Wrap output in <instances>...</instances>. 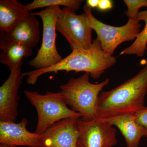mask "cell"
<instances>
[{
	"mask_svg": "<svg viewBox=\"0 0 147 147\" xmlns=\"http://www.w3.org/2000/svg\"><path fill=\"white\" fill-rule=\"evenodd\" d=\"M100 0H88L86 5L91 8L98 7Z\"/></svg>",
	"mask_w": 147,
	"mask_h": 147,
	"instance_id": "obj_21",
	"label": "cell"
},
{
	"mask_svg": "<svg viewBox=\"0 0 147 147\" xmlns=\"http://www.w3.org/2000/svg\"><path fill=\"white\" fill-rule=\"evenodd\" d=\"M113 7V2L110 0H100L98 8L100 10L106 11Z\"/></svg>",
	"mask_w": 147,
	"mask_h": 147,
	"instance_id": "obj_20",
	"label": "cell"
},
{
	"mask_svg": "<svg viewBox=\"0 0 147 147\" xmlns=\"http://www.w3.org/2000/svg\"><path fill=\"white\" fill-rule=\"evenodd\" d=\"M102 119L119 129L124 137L127 147H138L142 137L146 134V129L138 123L134 114H122Z\"/></svg>",
	"mask_w": 147,
	"mask_h": 147,
	"instance_id": "obj_13",
	"label": "cell"
},
{
	"mask_svg": "<svg viewBox=\"0 0 147 147\" xmlns=\"http://www.w3.org/2000/svg\"><path fill=\"white\" fill-rule=\"evenodd\" d=\"M79 136L77 147H113L117 144L116 130L103 119L78 120Z\"/></svg>",
	"mask_w": 147,
	"mask_h": 147,
	"instance_id": "obj_8",
	"label": "cell"
},
{
	"mask_svg": "<svg viewBox=\"0 0 147 147\" xmlns=\"http://www.w3.org/2000/svg\"><path fill=\"white\" fill-rule=\"evenodd\" d=\"M29 13L25 5L17 0H1V32H10Z\"/></svg>",
	"mask_w": 147,
	"mask_h": 147,
	"instance_id": "obj_15",
	"label": "cell"
},
{
	"mask_svg": "<svg viewBox=\"0 0 147 147\" xmlns=\"http://www.w3.org/2000/svg\"><path fill=\"white\" fill-rule=\"evenodd\" d=\"M75 11L65 7L61 9L56 22L57 31L65 38L70 46L76 45L85 49L91 47L92 29L86 13L76 14Z\"/></svg>",
	"mask_w": 147,
	"mask_h": 147,
	"instance_id": "obj_7",
	"label": "cell"
},
{
	"mask_svg": "<svg viewBox=\"0 0 147 147\" xmlns=\"http://www.w3.org/2000/svg\"><path fill=\"white\" fill-rule=\"evenodd\" d=\"M84 1L82 0H34L30 3L25 5L27 10L55 6H63L76 11L79 9Z\"/></svg>",
	"mask_w": 147,
	"mask_h": 147,
	"instance_id": "obj_17",
	"label": "cell"
},
{
	"mask_svg": "<svg viewBox=\"0 0 147 147\" xmlns=\"http://www.w3.org/2000/svg\"><path fill=\"white\" fill-rule=\"evenodd\" d=\"M71 53L63 58L57 64L48 68L34 70L22 74V76H28L26 82L30 85H34L40 76L45 74L53 72L57 74L59 71L75 72L84 71L90 74L94 79H98L117 63V58L105 53L100 41L97 38L94 40L91 47L85 49L76 45L70 46Z\"/></svg>",
	"mask_w": 147,
	"mask_h": 147,
	"instance_id": "obj_1",
	"label": "cell"
},
{
	"mask_svg": "<svg viewBox=\"0 0 147 147\" xmlns=\"http://www.w3.org/2000/svg\"><path fill=\"white\" fill-rule=\"evenodd\" d=\"M84 10L88 17L90 26L94 30L105 53L113 56L116 48L122 43L135 40L140 32L142 25L137 18H129L127 23L121 27H115L104 24L95 18L91 8L85 5Z\"/></svg>",
	"mask_w": 147,
	"mask_h": 147,
	"instance_id": "obj_6",
	"label": "cell"
},
{
	"mask_svg": "<svg viewBox=\"0 0 147 147\" xmlns=\"http://www.w3.org/2000/svg\"><path fill=\"white\" fill-rule=\"evenodd\" d=\"M9 41L21 43L33 48L39 42V23L35 15L30 13L15 28L7 33L1 32Z\"/></svg>",
	"mask_w": 147,
	"mask_h": 147,
	"instance_id": "obj_12",
	"label": "cell"
},
{
	"mask_svg": "<svg viewBox=\"0 0 147 147\" xmlns=\"http://www.w3.org/2000/svg\"><path fill=\"white\" fill-rule=\"evenodd\" d=\"M21 66L10 71L8 78L0 87V121L15 122L18 116V92L24 78Z\"/></svg>",
	"mask_w": 147,
	"mask_h": 147,
	"instance_id": "obj_10",
	"label": "cell"
},
{
	"mask_svg": "<svg viewBox=\"0 0 147 147\" xmlns=\"http://www.w3.org/2000/svg\"><path fill=\"white\" fill-rule=\"evenodd\" d=\"M147 93V65L123 84L100 93L96 106L98 118L135 114L144 107Z\"/></svg>",
	"mask_w": 147,
	"mask_h": 147,
	"instance_id": "obj_2",
	"label": "cell"
},
{
	"mask_svg": "<svg viewBox=\"0 0 147 147\" xmlns=\"http://www.w3.org/2000/svg\"><path fill=\"white\" fill-rule=\"evenodd\" d=\"M0 147H15L12 146H7V145L1 144H0Z\"/></svg>",
	"mask_w": 147,
	"mask_h": 147,
	"instance_id": "obj_22",
	"label": "cell"
},
{
	"mask_svg": "<svg viewBox=\"0 0 147 147\" xmlns=\"http://www.w3.org/2000/svg\"><path fill=\"white\" fill-rule=\"evenodd\" d=\"M138 123L144 127L146 129L145 137L147 138V107H144L134 114Z\"/></svg>",
	"mask_w": 147,
	"mask_h": 147,
	"instance_id": "obj_19",
	"label": "cell"
},
{
	"mask_svg": "<svg viewBox=\"0 0 147 147\" xmlns=\"http://www.w3.org/2000/svg\"><path fill=\"white\" fill-rule=\"evenodd\" d=\"M127 10L125 13L129 18H137L139 10L143 7H147V0H123Z\"/></svg>",
	"mask_w": 147,
	"mask_h": 147,
	"instance_id": "obj_18",
	"label": "cell"
},
{
	"mask_svg": "<svg viewBox=\"0 0 147 147\" xmlns=\"http://www.w3.org/2000/svg\"><path fill=\"white\" fill-rule=\"evenodd\" d=\"M61 9L59 6L50 7L38 12L32 13L42 19L43 33L42 44L34 59L30 62V66L42 69L57 64L63 58L58 52L56 45V22Z\"/></svg>",
	"mask_w": 147,
	"mask_h": 147,
	"instance_id": "obj_5",
	"label": "cell"
},
{
	"mask_svg": "<svg viewBox=\"0 0 147 147\" xmlns=\"http://www.w3.org/2000/svg\"><path fill=\"white\" fill-rule=\"evenodd\" d=\"M137 18L139 21L145 22L144 28L137 35L133 43L123 50L120 55H136L139 57H143L145 55L147 45V9L139 11Z\"/></svg>",
	"mask_w": 147,
	"mask_h": 147,
	"instance_id": "obj_16",
	"label": "cell"
},
{
	"mask_svg": "<svg viewBox=\"0 0 147 147\" xmlns=\"http://www.w3.org/2000/svg\"><path fill=\"white\" fill-rule=\"evenodd\" d=\"M76 117L64 119L40 134V147H77L79 131Z\"/></svg>",
	"mask_w": 147,
	"mask_h": 147,
	"instance_id": "obj_9",
	"label": "cell"
},
{
	"mask_svg": "<svg viewBox=\"0 0 147 147\" xmlns=\"http://www.w3.org/2000/svg\"><path fill=\"white\" fill-rule=\"evenodd\" d=\"M90 76L89 73L85 72L78 78H71L60 86L67 105L80 114L84 121L98 118L96 110L98 96L110 83L107 78L98 84H92L89 82Z\"/></svg>",
	"mask_w": 147,
	"mask_h": 147,
	"instance_id": "obj_3",
	"label": "cell"
},
{
	"mask_svg": "<svg viewBox=\"0 0 147 147\" xmlns=\"http://www.w3.org/2000/svg\"><path fill=\"white\" fill-rule=\"evenodd\" d=\"M28 122L25 118L18 123L0 121V144L15 147H40V134L27 129Z\"/></svg>",
	"mask_w": 147,
	"mask_h": 147,
	"instance_id": "obj_11",
	"label": "cell"
},
{
	"mask_svg": "<svg viewBox=\"0 0 147 147\" xmlns=\"http://www.w3.org/2000/svg\"><path fill=\"white\" fill-rule=\"evenodd\" d=\"M0 62L7 66L10 71L22 65L23 58L32 55V48L21 43L9 41L1 34Z\"/></svg>",
	"mask_w": 147,
	"mask_h": 147,
	"instance_id": "obj_14",
	"label": "cell"
},
{
	"mask_svg": "<svg viewBox=\"0 0 147 147\" xmlns=\"http://www.w3.org/2000/svg\"><path fill=\"white\" fill-rule=\"evenodd\" d=\"M24 94L31 104L36 109L38 122L35 132H43L59 121L69 118L82 116L69 109L60 91H47L44 94L36 91L25 90Z\"/></svg>",
	"mask_w": 147,
	"mask_h": 147,
	"instance_id": "obj_4",
	"label": "cell"
}]
</instances>
